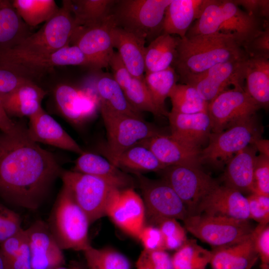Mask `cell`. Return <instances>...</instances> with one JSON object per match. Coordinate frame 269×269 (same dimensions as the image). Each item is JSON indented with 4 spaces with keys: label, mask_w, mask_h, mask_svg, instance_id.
Instances as JSON below:
<instances>
[{
    "label": "cell",
    "mask_w": 269,
    "mask_h": 269,
    "mask_svg": "<svg viewBox=\"0 0 269 269\" xmlns=\"http://www.w3.org/2000/svg\"><path fill=\"white\" fill-rule=\"evenodd\" d=\"M0 144V199L15 207L37 209L60 176L58 163L30 138L27 129L15 135L2 133Z\"/></svg>",
    "instance_id": "1"
},
{
    "label": "cell",
    "mask_w": 269,
    "mask_h": 269,
    "mask_svg": "<svg viewBox=\"0 0 269 269\" xmlns=\"http://www.w3.org/2000/svg\"><path fill=\"white\" fill-rule=\"evenodd\" d=\"M247 56L232 35L220 33L179 38L174 69L183 84L213 66Z\"/></svg>",
    "instance_id": "2"
},
{
    "label": "cell",
    "mask_w": 269,
    "mask_h": 269,
    "mask_svg": "<svg viewBox=\"0 0 269 269\" xmlns=\"http://www.w3.org/2000/svg\"><path fill=\"white\" fill-rule=\"evenodd\" d=\"M242 10L234 0H207L200 15L186 37L220 33L233 35L242 46L262 30L269 21Z\"/></svg>",
    "instance_id": "3"
},
{
    "label": "cell",
    "mask_w": 269,
    "mask_h": 269,
    "mask_svg": "<svg viewBox=\"0 0 269 269\" xmlns=\"http://www.w3.org/2000/svg\"><path fill=\"white\" fill-rule=\"evenodd\" d=\"M47 224L62 250L83 252L91 245L88 238L89 220L64 184L51 210Z\"/></svg>",
    "instance_id": "4"
},
{
    "label": "cell",
    "mask_w": 269,
    "mask_h": 269,
    "mask_svg": "<svg viewBox=\"0 0 269 269\" xmlns=\"http://www.w3.org/2000/svg\"><path fill=\"white\" fill-rule=\"evenodd\" d=\"M172 0H115L110 14L115 24L145 41L162 33L166 9Z\"/></svg>",
    "instance_id": "5"
},
{
    "label": "cell",
    "mask_w": 269,
    "mask_h": 269,
    "mask_svg": "<svg viewBox=\"0 0 269 269\" xmlns=\"http://www.w3.org/2000/svg\"><path fill=\"white\" fill-rule=\"evenodd\" d=\"M263 132V127L255 115L220 133H211L207 146L201 149V164L223 167L236 153L262 138Z\"/></svg>",
    "instance_id": "6"
},
{
    "label": "cell",
    "mask_w": 269,
    "mask_h": 269,
    "mask_svg": "<svg viewBox=\"0 0 269 269\" xmlns=\"http://www.w3.org/2000/svg\"><path fill=\"white\" fill-rule=\"evenodd\" d=\"M56 13L36 32L13 49L0 51L25 55L53 53L69 45L78 27L71 11L69 0H64Z\"/></svg>",
    "instance_id": "7"
},
{
    "label": "cell",
    "mask_w": 269,
    "mask_h": 269,
    "mask_svg": "<svg viewBox=\"0 0 269 269\" xmlns=\"http://www.w3.org/2000/svg\"><path fill=\"white\" fill-rule=\"evenodd\" d=\"M60 176L86 214L90 224L106 216L112 196L121 189L103 178L73 170H62Z\"/></svg>",
    "instance_id": "8"
},
{
    "label": "cell",
    "mask_w": 269,
    "mask_h": 269,
    "mask_svg": "<svg viewBox=\"0 0 269 269\" xmlns=\"http://www.w3.org/2000/svg\"><path fill=\"white\" fill-rule=\"evenodd\" d=\"M183 221L189 233L214 248L239 243L254 229L249 220L203 214L188 215Z\"/></svg>",
    "instance_id": "9"
},
{
    "label": "cell",
    "mask_w": 269,
    "mask_h": 269,
    "mask_svg": "<svg viewBox=\"0 0 269 269\" xmlns=\"http://www.w3.org/2000/svg\"><path fill=\"white\" fill-rule=\"evenodd\" d=\"M101 112L107 136L105 155L119 154L160 133L143 118L115 112L102 103Z\"/></svg>",
    "instance_id": "10"
},
{
    "label": "cell",
    "mask_w": 269,
    "mask_h": 269,
    "mask_svg": "<svg viewBox=\"0 0 269 269\" xmlns=\"http://www.w3.org/2000/svg\"><path fill=\"white\" fill-rule=\"evenodd\" d=\"M135 174L143 196L147 225L156 227L167 219L183 221L188 215L181 199L165 181Z\"/></svg>",
    "instance_id": "11"
},
{
    "label": "cell",
    "mask_w": 269,
    "mask_h": 269,
    "mask_svg": "<svg viewBox=\"0 0 269 269\" xmlns=\"http://www.w3.org/2000/svg\"><path fill=\"white\" fill-rule=\"evenodd\" d=\"M162 180L175 192L193 215L205 197L219 185L217 182L201 168L171 165L160 171Z\"/></svg>",
    "instance_id": "12"
},
{
    "label": "cell",
    "mask_w": 269,
    "mask_h": 269,
    "mask_svg": "<svg viewBox=\"0 0 269 269\" xmlns=\"http://www.w3.org/2000/svg\"><path fill=\"white\" fill-rule=\"evenodd\" d=\"M260 106L244 90L233 89L220 94L208 105L212 133H220L236 122L256 114Z\"/></svg>",
    "instance_id": "13"
},
{
    "label": "cell",
    "mask_w": 269,
    "mask_h": 269,
    "mask_svg": "<svg viewBox=\"0 0 269 269\" xmlns=\"http://www.w3.org/2000/svg\"><path fill=\"white\" fill-rule=\"evenodd\" d=\"M248 57L218 64L185 84L194 87L208 103L233 86L244 90L245 69Z\"/></svg>",
    "instance_id": "14"
},
{
    "label": "cell",
    "mask_w": 269,
    "mask_h": 269,
    "mask_svg": "<svg viewBox=\"0 0 269 269\" xmlns=\"http://www.w3.org/2000/svg\"><path fill=\"white\" fill-rule=\"evenodd\" d=\"M115 25L110 13L102 22L78 27L70 45H75L80 49L87 59L89 67L95 69L107 67L115 51L111 33V28Z\"/></svg>",
    "instance_id": "15"
},
{
    "label": "cell",
    "mask_w": 269,
    "mask_h": 269,
    "mask_svg": "<svg viewBox=\"0 0 269 269\" xmlns=\"http://www.w3.org/2000/svg\"><path fill=\"white\" fill-rule=\"evenodd\" d=\"M0 60L14 64L32 78L56 67H89L87 59L80 49L70 44L53 53L41 55H25L0 51Z\"/></svg>",
    "instance_id": "16"
},
{
    "label": "cell",
    "mask_w": 269,
    "mask_h": 269,
    "mask_svg": "<svg viewBox=\"0 0 269 269\" xmlns=\"http://www.w3.org/2000/svg\"><path fill=\"white\" fill-rule=\"evenodd\" d=\"M106 215L122 230L138 238L145 225L142 199L132 187L117 190L107 207Z\"/></svg>",
    "instance_id": "17"
},
{
    "label": "cell",
    "mask_w": 269,
    "mask_h": 269,
    "mask_svg": "<svg viewBox=\"0 0 269 269\" xmlns=\"http://www.w3.org/2000/svg\"><path fill=\"white\" fill-rule=\"evenodd\" d=\"M25 231L30 249L31 269H52L65 265L63 250L46 222L36 220Z\"/></svg>",
    "instance_id": "18"
},
{
    "label": "cell",
    "mask_w": 269,
    "mask_h": 269,
    "mask_svg": "<svg viewBox=\"0 0 269 269\" xmlns=\"http://www.w3.org/2000/svg\"><path fill=\"white\" fill-rule=\"evenodd\" d=\"M225 216L249 220L250 213L247 197L225 185H219L200 202L194 214Z\"/></svg>",
    "instance_id": "19"
},
{
    "label": "cell",
    "mask_w": 269,
    "mask_h": 269,
    "mask_svg": "<svg viewBox=\"0 0 269 269\" xmlns=\"http://www.w3.org/2000/svg\"><path fill=\"white\" fill-rule=\"evenodd\" d=\"M172 137L191 148L200 149L212 133L211 122L207 112L185 114L168 112Z\"/></svg>",
    "instance_id": "20"
},
{
    "label": "cell",
    "mask_w": 269,
    "mask_h": 269,
    "mask_svg": "<svg viewBox=\"0 0 269 269\" xmlns=\"http://www.w3.org/2000/svg\"><path fill=\"white\" fill-rule=\"evenodd\" d=\"M149 148L166 167L185 165L201 168V149L191 148L177 141L170 135L160 133L139 142Z\"/></svg>",
    "instance_id": "21"
},
{
    "label": "cell",
    "mask_w": 269,
    "mask_h": 269,
    "mask_svg": "<svg viewBox=\"0 0 269 269\" xmlns=\"http://www.w3.org/2000/svg\"><path fill=\"white\" fill-rule=\"evenodd\" d=\"M29 119L27 133L33 141L50 145L79 155L84 152L76 141L42 108Z\"/></svg>",
    "instance_id": "22"
},
{
    "label": "cell",
    "mask_w": 269,
    "mask_h": 269,
    "mask_svg": "<svg viewBox=\"0 0 269 269\" xmlns=\"http://www.w3.org/2000/svg\"><path fill=\"white\" fill-rule=\"evenodd\" d=\"M257 150L250 144L236 153L226 164L225 186L241 193L254 192V169Z\"/></svg>",
    "instance_id": "23"
},
{
    "label": "cell",
    "mask_w": 269,
    "mask_h": 269,
    "mask_svg": "<svg viewBox=\"0 0 269 269\" xmlns=\"http://www.w3.org/2000/svg\"><path fill=\"white\" fill-rule=\"evenodd\" d=\"M111 33L113 47L118 50L117 52L132 76L143 79L146 41L115 25L111 28Z\"/></svg>",
    "instance_id": "24"
},
{
    "label": "cell",
    "mask_w": 269,
    "mask_h": 269,
    "mask_svg": "<svg viewBox=\"0 0 269 269\" xmlns=\"http://www.w3.org/2000/svg\"><path fill=\"white\" fill-rule=\"evenodd\" d=\"M207 0H172L165 12L162 33L185 37L192 23L198 18Z\"/></svg>",
    "instance_id": "25"
},
{
    "label": "cell",
    "mask_w": 269,
    "mask_h": 269,
    "mask_svg": "<svg viewBox=\"0 0 269 269\" xmlns=\"http://www.w3.org/2000/svg\"><path fill=\"white\" fill-rule=\"evenodd\" d=\"M72 170L103 178L121 189L131 184L130 177L108 159L91 152L84 151L80 154Z\"/></svg>",
    "instance_id": "26"
},
{
    "label": "cell",
    "mask_w": 269,
    "mask_h": 269,
    "mask_svg": "<svg viewBox=\"0 0 269 269\" xmlns=\"http://www.w3.org/2000/svg\"><path fill=\"white\" fill-rule=\"evenodd\" d=\"M212 252L209 264L212 269H246L253 261L259 258L254 248L252 233L239 243L214 248Z\"/></svg>",
    "instance_id": "27"
},
{
    "label": "cell",
    "mask_w": 269,
    "mask_h": 269,
    "mask_svg": "<svg viewBox=\"0 0 269 269\" xmlns=\"http://www.w3.org/2000/svg\"><path fill=\"white\" fill-rule=\"evenodd\" d=\"M32 33L12 0H0V51L14 48Z\"/></svg>",
    "instance_id": "28"
},
{
    "label": "cell",
    "mask_w": 269,
    "mask_h": 269,
    "mask_svg": "<svg viewBox=\"0 0 269 269\" xmlns=\"http://www.w3.org/2000/svg\"><path fill=\"white\" fill-rule=\"evenodd\" d=\"M244 90L261 108L269 105V59L250 58L245 69Z\"/></svg>",
    "instance_id": "29"
},
{
    "label": "cell",
    "mask_w": 269,
    "mask_h": 269,
    "mask_svg": "<svg viewBox=\"0 0 269 269\" xmlns=\"http://www.w3.org/2000/svg\"><path fill=\"white\" fill-rule=\"evenodd\" d=\"M105 156L118 168L134 174L159 172L166 167L149 148L140 144L134 145L119 154Z\"/></svg>",
    "instance_id": "30"
},
{
    "label": "cell",
    "mask_w": 269,
    "mask_h": 269,
    "mask_svg": "<svg viewBox=\"0 0 269 269\" xmlns=\"http://www.w3.org/2000/svg\"><path fill=\"white\" fill-rule=\"evenodd\" d=\"M179 38L162 33L150 42L145 47V73L160 71L172 67Z\"/></svg>",
    "instance_id": "31"
},
{
    "label": "cell",
    "mask_w": 269,
    "mask_h": 269,
    "mask_svg": "<svg viewBox=\"0 0 269 269\" xmlns=\"http://www.w3.org/2000/svg\"><path fill=\"white\" fill-rule=\"evenodd\" d=\"M115 0H69L71 11L77 27L89 26L103 21L110 14Z\"/></svg>",
    "instance_id": "32"
},
{
    "label": "cell",
    "mask_w": 269,
    "mask_h": 269,
    "mask_svg": "<svg viewBox=\"0 0 269 269\" xmlns=\"http://www.w3.org/2000/svg\"><path fill=\"white\" fill-rule=\"evenodd\" d=\"M97 90L101 103L111 110L124 115L143 118L141 113L129 103L119 85L113 79L103 76L97 81Z\"/></svg>",
    "instance_id": "33"
},
{
    "label": "cell",
    "mask_w": 269,
    "mask_h": 269,
    "mask_svg": "<svg viewBox=\"0 0 269 269\" xmlns=\"http://www.w3.org/2000/svg\"><path fill=\"white\" fill-rule=\"evenodd\" d=\"M178 75L173 67L164 70L145 73L144 81L155 105L164 116L168 112L165 107V101L173 87L177 84Z\"/></svg>",
    "instance_id": "34"
},
{
    "label": "cell",
    "mask_w": 269,
    "mask_h": 269,
    "mask_svg": "<svg viewBox=\"0 0 269 269\" xmlns=\"http://www.w3.org/2000/svg\"><path fill=\"white\" fill-rule=\"evenodd\" d=\"M57 106L64 117L74 123L86 119L85 94L73 87L61 84L55 92Z\"/></svg>",
    "instance_id": "35"
},
{
    "label": "cell",
    "mask_w": 269,
    "mask_h": 269,
    "mask_svg": "<svg viewBox=\"0 0 269 269\" xmlns=\"http://www.w3.org/2000/svg\"><path fill=\"white\" fill-rule=\"evenodd\" d=\"M12 2L22 19L30 27L47 21L59 9L54 0H13Z\"/></svg>",
    "instance_id": "36"
},
{
    "label": "cell",
    "mask_w": 269,
    "mask_h": 269,
    "mask_svg": "<svg viewBox=\"0 0 269 269\" xmlns=\"http://www.w3.org/2000/svg\"><path fill=\"white\" fill-rule=\"evenodd\" d=\"M212 256V251L187 239L171 257L172 269H206Z\"/></svg>",
    "instance_id": "37"
},
{
    "label": "cell",
    "mask_w": 269,
    "mask_h": 269,
    "mask_svg": "<svg viewBox=\"0 0 269 269\" xmlns=\"http://www.w3.org/2000/svg\"><path fill=\"white\" fill-rule=\"evenodd\" d=\"M168 97L172 103L171 111L185 114L207 112L208 103L190 85L176 84Z\"/></svg>",
    "instance_id": "38"
},
{
    "label": "cell",
    "mask_w": 269,
    "mask_h": 269,
    "mask_svg": "<svg viewBox=\"0 0 269 269\" xmlns=\"http://www.w3.org/2000/svg\"><path fill=\"white\" fill-rule=\"evenodd\" d=\"M83 252L87 269H130L128 259L113 249L91 246Z\"/></svg>",
    "instance_id": "39"
},
{
    "label": "cell",
    "mask_w": 269,
    "mask_h": 269,
    "mask_svg": "<svg viewBox=\"0 0 269 269\" xmlns=\"http://www.w3.org/2000/svg\"><path fill=\"white\" fill-rule=\"evenodd\" d=\"M143 79L133 77L123 92L130 105L136 111L151 113L154 116H164L153 103Z\"/></svg>",
    "instance_id": "40"
},
{
    "label": "cell",
    "mask_w": 269,
    "mask_h": 269,
    "mask_svg": "<svg viewBox=\"0 0 269 269\" xmlns=\"http://www.w3.org/2000/svg\"><path fill=\"white\" fill-rule=\"evenodd\" d=\"M32 78L14 64L0 60V96L8 94Z\"/></svg>",
    "instance_id": "41"
},
{
    "label": "cell",
    "mask_w": 269,
    "mask_h": 269,
    "mask_svg": "<svg viewBox=\"0 0 269 269\" xmlns=\"http://www.w3.org/2000/svg\"><path fill=\"white\" fill-rule=\"evenodd\" d=\"M46 92L35 84L33 81L27 82L12 92L0 96V102L4 110L21 103L31 100L42 101Z\"/></svg>",
    "instance_id": "42"
},
{
    "label": "cell",
    "mask_w": 269,
    "mask_h": 269,
    "mask_svg": "<svg viewBox=\"0 0 269 269\" xmlns=\"http://www.w3.org/2000/svg\"><path fill=\"white\" fill-rule=\"evenodd\" d=\"M157 227L163 237L166 250H178L187 241L185 229L175 219H167Z\"/></svg>",
    "instance_id": "43"
},
{
    "label": "cell",
    "mask_w": 269,
    "mask_h": 269,
    "mask_svg": "<svg viewBox=\"0 0 269 269\" xmlns=\"http://www.w3.org/2000/svg\"><path fill=\"white\" fill-rule=\"evenodd\" d=\"M136 266L137 269H172L171 257L164 250L143 249Z\"/></svg>",
    "instance_id": "44"
},
{
    "label": "cell",
    "mask_w": 269,
    "mask_h": 269,
    "mask_svg": "<svg viewBox=\"0 0 269 269\" xmlns=\"http://www.w3.org/2000/svg\"><path fill=\"white\" fill-rule=\"evenodd\" d=\"M248 57L269 59V25L265 27L242 46Z\"/></svg>",
    "instance_id": "45"
},
{
    "label": "cell",
    "mask_w": 269,
    "mask_h": 269,
    "mask_svg": "<svg viewBox=\"0 0 269 269\" xmlns=\"http://www.w3.org/2000/svg\"><path fill=\"white\" fill-rule=\"evenodd\" d=\"M253 193L269 196V157L257 155L253 174Z\"/></svg>",
    "instance_id": "46"
},
{
    "label": "cell",
    "mask_w": 269,
    "mask_h": 269,
    "mask_svg": "<svg viewBox=\"0 0 269 269\" xmlns=\"http://www.w3.org/2000/svg\"><path fill=\"white\" fill-rule=\"evenodd\" d=\"M28 247L27 237L22 228L0 244V254L6 262L18 256Z\"/></svg>",
    "instance_id": "47"
},
{
    "label": "cell",
    "mask_w": 269,
    "mask_h": 269,
    "mask_svg": "<svg viewBox=\"0 0 269 269\" xmlns=\"http://www.w3.org/2000/svg\"><path fill=\"white\" fill-rule=\"evenodd\" d=\"M22 228L20 216L0 202V244Z\"/></svg>",
    "instance_id": "48"
},
{
    "label": "cell",
    "mask_w": 269,
    "mask_h": 269,
    "mask_svg": "<svg viewBox=\"0 0 269 269\" xmlns=\"http://www.w3.org/2000/svg\"><path fill=\"white\" fill-rule=\"evenodd\" d=\"M248 202L250 219L259 224L269 222V196L251 193L247 197Z\"/></svg>",
    "instance_id": "49"
},
{
    "label": "cell",
    "mask_w": 269,
    "mask_h": 269,
    "mask_svg": "<svg viewBox=\"0 0 269 269\" xmlns=\"http://www.w3.org/2000/svg\"><path fill=\"white\" fill-rule=\"evenodd\" d=\"M253 244L256 252L262 264L269 263V225L259 224L252 232Z\"/></svg>",
    "instance_id": "50"
},
{
    "label": "cell",
    "mask_w": 269,
    "mask_h": 269,
    "mask_svg": "<svg viewBox=\"0 0 269 269\" xmlns=\"http://www.w3.org/2000/svg\"><path fill=\"white\" fill-rule=\"evenodd\" d=\"M137 239L142 243L143 249L165 251L163 237L157 227L145 225Z\"/></svg>",
    "instance_id": "51"
},
{
    "label": "cell",
    "mask_w": 269,
    "mask_h": 269,
    "mask_svg": "<svg viewBox=\"0 0 269 269\" xmlns=\"http://www.w3.org/2000/svg\"><path fill=\"white\" fill-rule=\"evenodd\" d=\"M108 66H110L113 74V79L119 85L123 91L131 83L133 77L132 76L119 54L114 51L111 57Z\"/></svg>",
    "instance_id": "52"
},
{
    "label": "cell",
    "mask_w": 269,
    "mask_h": 269,
    "mask_svg": "<svg viewBox=\"0 0 269 269\" xmlns=\"http://www.w3.org/2000/svg\"><path fill=\"white\" fill-rule=\"evenodd\" d=\"M238 5L242 6L250 15L268 21L269 18V0H234Z\"/></svg>",
    "instance_id": "53"
},
{
    "label": "cell",
    "mask_w": 269,
    "mask_h": 269,
    "mask_svg": "<svg viewBox=\"0 0 269 269\" xmlns=\"http://www.w3.org/2000/svg\"><path fill=\"white\" fill-rule=\"evenodd\" d=\"M42 101L39 100H31L20 104L10 107L5 110L7 114L9 116L18 117H28L34 115L42 108Z\"/></svg>",
    "instance_id": "54"
},
{
    "label": "cell",
    "mask_w": 269,
    "mask_h": 269,
    "mask_svg": "<svg viewBox=\"0 0 269 269\" xmlns=\"http://www.w3.org/2000/svg\"><path fill=\"white\" fill-rule=\"evenodd\" d=\"M26 129L10 118L0 102V130L2 133L8 135H15Z\"/></svg>",
    "instance_id": "55"
},
{
    "label": "cell",
    "mask_w": 269,
    "mask_h": 269,
    "mask_svg": "<svg viewBox=\"0 0 269 269\" xmlns=\"http://www.w3.org/2000/svg\"><path fill=\"white\" fill-rule=\"evenodd\" d=\"M253 144L260 154L269 157V141L268 139L260 138L256 140Z\"/></svg>",
    "instance_id": "56"
},
{
    "label": "cell",
    "mask_w": 269,
    "mask_h": 269,
    "mask_svg": "<svg viewBox=\"0 0 269 269\" xmlns=\"http://www.w3.org/2000/svg\"><path fill=\"white\" fill-rule=\"evenodd\" d=\"M52 269H87L86 267L79 262H73L68 267L61 266Z\"/></svg>",
    "instance_id": "57"
},
{
    "label": "cell",
    "mask_w": 269,
    "mask_h": 269,
    "mask_svg": "<svg viewBox=\"0 0 269 269\" xmlns=\"http://www.w3.org/2000/svg\"><path fill=\"white\" fill-rule=\"evenodd\" d=\"M0 269H6L4 259L0 254Z\"/></svg>",
    "instance_id": "58"
},
{
    "label": "cell",
    "mask_w": 269,
    "mask_h": 269,
    "mask_svg": "<svg viewBox=\"0 0 269 269\" xmlns=\"http://www.w3.org/2000/svg\"><path fill=\"white\" fill-rule=\"evenodd\" d=\"M258 259H255L254 261H253L247 267V268L246 269H251L252 267L255 265V264L257 262Z\"/></svg>",
    "instance_id": "59"
},
{
    "label": "cell",
    "mask_w": 269,
    "mask_h": 269,
    "mask_svg": "<svg viewBox=\"0 0 269 269\" xmlns=\"http://www.w3.org/2000/svg\"><path fill=\"white\" fill-rule=\"evenodd\" d=\"M261 269H269V264H261Z\"/></svg>",
    "instance_id": "60"
},
{
    "label": "cell",
    "mask_w": 269,
    "mask_h": 269,
    "mask_svg": "<svg viewBox=\"0 0 269 269\" xmlns=\"http://www.w3.org/2000/svg\"><path fill=\"white\" fill-rule=\"evenodd\" d=\"M2 147L1 144H0V156L2 153Z\"/></svg>",
    "instance_id": "61"
}]
</instances>
